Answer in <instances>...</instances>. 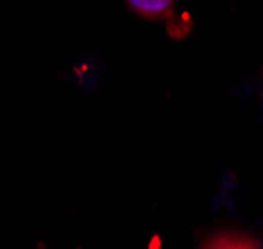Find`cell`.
<instances>
[{
    "label": "cell",
    "mask_w": 263,
    "mask_h": 249,
    "mask_svg": "<svg viewBox=\"0 0 263 249\" xmlns=\"http://www.w3.org/2000/svg\"><path fill=\"white\" fill-rule=\"evenodd\" d=\"M202 249H259L250 237L236 236V234H218Z\"/></svg>",
    "instance_id": "cell-1"
},
{
    "label": "cell",
    "mask_w": 263,
    "mask_h": 249,
    "mask_svg": "<svg viewBox=\"0 0 263 249\" xmlns=\"http://www.w3.org/2000/svg\"><path fill=\"white\" fill-rule=\"evenodd\" d=\"M129 4L146 18H158L171 10L172 0H129Z\"/></svg>",
    "instance_id": "cell-2"
}]
</instances>
